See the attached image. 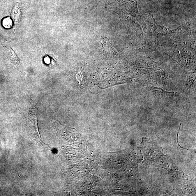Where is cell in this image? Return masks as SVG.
I'll return each mask as SVG.
<instances>
[{"mask_svg": "<svg viewBox=\"0 0 196 196\" xmlns=\"http://www.w3.org/2000/svg\"><path fill=\"white\" fill-rule=\"evenodd\" d=\"M3 25L4 27L6 28H10L12 25V22L9 17L4 19L3 21Z\"/></svg>", "mask_w": 196, "mask_h": 196, "instance_id": "cell-3", "label": "cell"}, {"mask_svg": "<svg viewBox=\"0 0 196 196\" xmlns=\"http://www.w3.org/2000/svg\"><path fill=\"white\" fill-rule=\"evenodd\" d=\"M149 89L151 92L156 93L160 95L164 96H170L174 95L175 93L174 92H169L165 91L160 88L156 87L150 86L149 87Z\"/></svg>", "mask_w": 196, "mask_h": 196, "instance_id": "cell-2", "label": "cell"}, {"mask_svg": "<svg viewBox=\"0 0 196 196\" xmlns=\"http://www.w3.org/2000/svg\"><path fill=\"white\" fill-rule=\"evenodd\" d=\"M99 42L102 45L104 54L107 56L113 57L117 54V52L114 50L107 38L101 36Z\"/></svg>", "mask_w": 196, "mask_h": 196, "instance_id": "cell-1", "label": "cell"}]
</instances>
